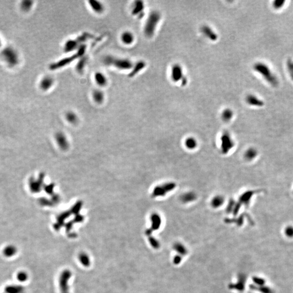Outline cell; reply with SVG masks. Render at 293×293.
Listing matches in <instances>:
<instances>
[{
	"instance_id": "cell-3",
	"label": "cell",
	"mask_w": 293,
	"mask_h": 293,
	"mask_svg": "<svg viewBox=\"0 0 293 293\" xmlns=\"http://www.w3.org/2000/svg\"><path fill=\"white\" fill-rule=\"evenodd\" d=\"M85 46L84 45H82L80 46V47L78 48L77 51V53L71 55L68 58H64L61 60L58 61L57 62L53 63L52 64L50 65V69L51 70H56L58 68L64 67L65 66L70 64L75 59H77L78 58H81L83 57V55L85 52Z\"/></svg>"
},
{
	"instance_id": "cell-9",
	"label": "cell",
	"mask_w": 293,
	"mask_h": 293,
	"mask_svg": "<svg viewBox=\"0 0 293 293\" xmlns=\"http://www.w3.org/2000/svg\"><path fill=\"white\" fill-rule=\"evenodd\" d=\"M151 219L152 221V228L146 231L145 233L147 235H150V234L152 233L153 231L156 230L158 228H159L161 223L160 217V215H158V214H156V213L153 214L151 217Z\"/></svg>"
},
{
	"instance_id": "cell-16",
	"label": "cell",
	"mask_w": 293,
	"mask_h": 293,
	"mask_svg": "<svg viewBox=\"0 0 293 293\" xmlns=\"http://www.w3.org/2000/svg\"><path fill=\"white\" fill-rule=\"evenodd\" d=\"M94 78L96 84L100 86H104L108 83L107 78L103 73L100 72L96 73Z\"/></svg>"
},
{
	"instance_id": "cell-14",
	"label": "cell",
	"mask_w": 293,
	"mask_h": 293,
	"mask_svg": "<svg viewBox=\"0 0 293 293\" xmlns=\"http://www.w3.org/2000/svg\"><path fill=\"white\" fill-rule=\"evenodd\" d=\"M89 3L91 9L95 13L100 14V13H103V11L104 10V7L103 4L98 1L91 0L89 1Z\"/></svg>"
},
{
	"instance_id": "cell-24",
	"label": "cell",
	"mask_w": 293,
	"mask_h": 293,
	"mask_svg": "<svg viewBox=\"0 0 293 293\" xmlns=\"http://www.w3.org/2000/svg\"><path fill=\"white\" fill-rule=\"evenodd\" d=\"M79 260L83 266H85L86 267L90 266V258L86 253H80L79 255Z\"/></svg>"
},
{
	"instance_id": "cell-31",
	"label": "cell",
	"mask_w": 293,
	"mask_h": 293,
	"mask_svg": "<svg viewBox=\"0 0 293 293\" xmlns=\"http://www.w3.org/2000/svg\"><path fill=\"white\" fill-rule=\"evenodd\" d=\"M66 117L68 118V120H70V121H72V122H73L76 120V117H75V115L73 113H71V112H69L67 113V116Z\"/></svg>"
},
{
	"instance_id": "cell-19",
	"label": "cell",
	"mask_w": 293,
	"mask_h": 293,
	"mask_svg": "<svg viewBox=\"0 0 293 293\" xmlns=\"http://www.w3.org/2000/svg\"><path fill=\"white\" fill-rule=\"evenodd\" d=\"M221 138L222 140V149L223 152L228 150L232 147V141L228 134H224Z\"/></svg>"
},
{
	"instance_id": "cell-12",
	"label": "cell",
	"mask_w": 293,
	"mask_h": 293,
	"mask_svg": "<svg viewBox=\"0 0 293 293\" xmlns=\"http://www.w3.org/2000/svg\"><path fill=\"white\" fill-rule=\"evenodd\" d=\"M145 66H146V64L145 61H138L135 65L133 66L132 70L130 71V72L129 74V77H134L138 74V73L140 72L142 70L143 68H145Z\"/></svg>"
},
{
	"instance_id": "cell-32",
	"label": "cell",
	"mask_w": 293,
	"mask_h": 293,
	"mask_svg": "<svg viewBox=\"0 0 293 293\" xmlns=\"http://www.w3.org/2000/svg\"><path fill=\"white\" fill-rule=\"evenodd\" d=\"M181 261V256L177 255L176 256L173 260V262L175 264H179L180 263Z\"/></svg>"
},
{
	"instance_id": "cell-10",
	"label": "cell",
	"mask_w": 293,
	"mask_h": 293,
	"mask_svg": "<svg viewBox=\"0 0 293 293\" xmlns=\"http://www.w3.org/2000/svg\"><path fill=\"white\" fill-rule=\"evenodd\" d=\"M201 30L207 38L212 41H215L218 39V35L213 30L208 26L204 25L201 28Z\"/></svg>"
},
{
	"instance_id": "cell-34",
	"label": "cell",
	"mask_w": 293,
	"mask_h": 293,
	"mask_svg": "<svg viewBox=\"0 0 293 293\" xmlns=\"http://www.w3.org/2000/svg\"></svg>"
},
{
	"instance_id": "cell-26",
	"label": "cell",
	"mask_w": 293,
	"mask_h": 293,
	"mask_svg": "<svg viewBox=\"0 0 293 293\" xmlns=\"http://www.w3.org/2000/svg\"><path fill=\"white\" fill-rule=\"evenodd\" d=\"M87 58L86 57H82L81 58H80V60H79V61L78 62L77 65V66H76V69H77V71L79 72V73L82 72L84 70V68H85V65H86V62H87Z\"/></svg>"
},
{
	"instance_id": "cell-2",
	"label": "cell",
	"mask_w": 293,
	"mask_h": 293,
	"mask_svg": "<svg viewBox=\"0 0 293 293\" xmlns=\"http://www.w3.org/2000/svg\"><path fill=\"white\" fill-rule=\"evenodd\" d=\"M161 18L160 13L157 11H153L150 13L144 27V33L146 37L148 38L153 37Z\"/></svg>"
},
{
	"instance_id": "cell-33",
	"label": "cell",
	"mask_w": 293,
	"mask_h": 293,
	"mask_svg": "<svg viewBox=\"0 0 293 293\" xmlns=\"http://www.w3.org/2000/svg\"><path fill=\"white\" fill-rule=\"evenodd\" d=\"M1 46V39H0V47Z\"/></svg>"
},
{
	"instance_id": "cell-7",
	"label": "cell",
	"mask_w": 293,
	"mask_h": 293,
	"mask_svg": "<svg viewBox=\"0 0 293 293\" xmlns=\"http://www.w3.org/2000/svg\"><path fill=\"white\" fill-rule=\"evenodd\" d=\"M183 68L179 64H174L171 70V77L174 82L181 81L183 78Z\"/></svg>"
},
{
	"instance_id": "cell-22",
	"label": "cell",
	"mask_w": 293,
	"mask_h": 293,
	"mask_svg": "<svg viewBox=\"0 0 293 293\" xmlns=\"http://www.w3.org/2000/svg\"><path fill=\"white\" fill-rule=\"evenodd\" d=\"M196 198V195L193 192H188L184 193L181 197V200L183 203H190L194 201Z\"/></svg>"
},
{
	"instance_id": "cell-28",
	"label": "cell",
	"mask_w": 293,
	"mask_h": 293,
	"mask_svg": "<svg viewBox=\"0 0 293 293\" xmlns=\"http://www.w3.org/2000/svg\"><path fill=\"white\" fill-rule=\"evenodd\" d=\"M33 3V2L30 0L23 1L21 4V8L24 12H28L32 7Z\"/></svg>"
},
{
	"instance_id": "cell-30",
	"label": "cell",
	"mask_w": 293,
	"mask_h": 293,
	"mask_svg": "<svg viewBox=\"0 0 293 293\" xmlns=\"http://www.w3.org/2000/svg\"><path fill=\"white\" fill-rule=\"evenodd\" d=\"M149 241L150 242L151 246H153L154 249H158L160 247V244L158 242V241L153 237H149Z\"/></svg>"
},
{
	"instance_id": "cell-27",
	"label": "cell",
	"mask_w": 293,
	"mask_h": 293,
	"mask_svg": "<svg viewBox=\"0 0 293 293\" xmlns=\"http://www.w3.org/2000/svg\"><path fill=\"white\" fill-rule=\"evenodd\" d=\"M233 117V112L229 109H226L223 110L221 113V118L224 121H228Z\"/></svg>"
},
{
	"instance_id": "cell-17",
	"label": "cell",
	"mask_w": 293,
	"mask_h": 293,
	"mask_svg": "<svg viewBox=\"0 0 293 293\" xmlns=\"http://www.w3.org/2000/svg\"><path fill=\"white\" fill-rule=\"evenodd\" d=\"M120 39L124 44L131 45L134 41V36L130 32L126 31L121 34Z\"/></svg>"
},
{
	"instance_id": "cell-11",
	"label": "cell",
	"mask_w": 293,
	"mask_h": 293,
	"mask_svg": "<svg viewBox=\"0 0 293 293\" xmlns=\"http://www.w3.org/2000/svg\"><path fill=\"white\" fill-rule=\"evenodd\" d=\"M54 84V79L50 76H46L40 81L39 86L41 90L46 91L49 90Z\"/></svg>"
},
{
	"instance_id": "cell-29",
	"label": "cell",
	"mask_w": 293,
	"mask_h": 293,
	"mask_svg": "<svg viewBox=\"0 0 293 293\" xmlns=\"http://www.w3.org/2000/svg\"><path fill=\"white\" fill-rule=\"evenodd\" d=\"M28 277V276L27 273H26L25 271H21L20 272H19L16 276L18 280L21 282H25L27 280Z\"/></svg>"
},
{
	"instance_id": "cell-1",
	"label": "cell",
	"mask_w": 293,
	"mask_h": 293,
	"mask_svg": "<svg viewBox=\"0 0 293 293\" xmlns=\"http://www.w3.org/2000/svg\"><path fill=\"white\" fill-rule=\"evenodd\" d=\"M103 62L107 66H113L121 70H127L132 68L133 63L131 60L125 58H117L111 55L105 57L103 59Z\"/></svg>"
},
{
	"instance_id": "cell-21",
	"label": "cell",
	"mask_w": 293,
	"mask_h": 293,
	"mask_svg": "<svg viewBox=\"0 0 293 293\" xmlns=\"http://www.w3.org/2000/svg\"><path fill=\"white\" fill-rule=\"evenodd\" d=\"M224 201V199L221 195H215L211 201V205L214 208H218L222 205Z\"/></svg>"
},
{
	"instance_id": "cell-8",
	"label": "cell",
	"mask_w": 293,
	"mask_h": 293,
	"mask_svg": "<svg viewBox=\"0 0 293 293\" xmlns=\"http://www.w3.org/2000/svg\"><path fill=\"white\" fill-rule=\"evenodd\" d=\"M80 44L81 43L78 40V38L73 40L70 39L65 43L64 46V51L65 52L68 53L72 52L75 50H77L78 48L80 47Z\"/></svg>"
},
{
	"instance_id": "cell-15",
	"label": "cell",
	"mask_w": 293,
	"mask_h": 293,
	"mask_svg": "<svg viewBox=\"0 0 293 293\" xmlns=\"http://www.w3.org/2000/svg\"><path fill=\"white\" fill-rule=\"evenodd\" d=\"M25 288L21 285L11 284L6 286L5 288V293H24Z\"/></svg>"
},
{
	"instance_id": "cell-6",
	"label": "cell",
	"mask_w": 293,
	"mask_h": 293,
	"mask_svg": "<svg viewBox=\"0 0 293 293\" xmlns=\"http://www.w3.org/2000/svg\"><path fill=\"white\" fill-rule=\"evenodd\" d=\"M175 185L173 183H167L156 187L154 190V196H163L174 188Z\"/></svg>"
},
{
	"instance_id": "cell-18",
	"label": "cell",
	"mask_w": 293,
	"mask_h": 293,
	"mask_svg": "<svg viewBox=\"0 0 293 293\" xmlns=\"http://www.w3.org/2000/svg\"><path fill=\"white\" fill-rule=\"evenodd\" d=\"M17 251H18L17 248L14 245L10 244L6 246L5 248H4L3 250V253L5 257H11L16 255V253H17Z\"/></svg>"
},
{
	"instance_id": "cell-25",
	"label": "cell",
	"mask_w": 293,
	"mask_h": 293,
	"mask_svg": "<svg viewBox=\"0 0 293 293\" xmlns=\"http://www.w3.org/2000/svg\"><path fill=\"white\" fill-rule=\"evenodd\" d=\"M173 248L178 253L180 254L181 255H185L187 253V250L185 247L181 244V243H176L174 245Z\"/></svg>"
},
{
	"instance_id": "cell-13",
	"label": "cell",
	"mask_w": 293,
	"mask_h": 293,
	"mask_svg": "<svg viewBox=\"0 0 293 293\" xmlns=\"http://www.w3.org/2000/svg\"><path fill=\"white\" fill-rule=\"evenodd\" d=\"M145 5L142 1H137L134 4V7L132 9L131 13L133 15H141L143 14V10Z\"/></svg>"
},
{
	"instance_id": "cell-5",
	"label": "cell",
	"mask_w": 293,
	"mask_h": 293,
	"mask_svg": "<svg viewBox=\"0 0 293 293\" xmlns=\"http://www.w3.org/2000/svg\"><path fill=\"white\" fill-rule=\"evenodd\" d=\"M71 273L69 270H65L61 274L59 280L60 291L61 293H68V281L70 278Z\"/></svg>"
},
{
	"instance_id": "cell-23",
	"label": "cell",
	"mask_w": 293,
	"mask_h": 293,
	"mask_svg": "<svg viewBox=\"0 0 293 293\" xmlns=\"http://www.w3.org/2000/svg\"><path fill=\"white\" fill-rule=\"evenodd\" d=\"M185 146L189 149H194L197 146V141L193 138H188L185 140Z\"/></svg>"
},
{
	"instance_id": "cell-4",
	"label": "cell",
	"mask_w": 293,
	"mask_h": 293,
	"mask_svg": "<svg viewBox=\"0 0 293 293\" xmlns=\"http://www.w3.org/2000/svg\"><path fill=\"white\" fill-rule=\"evenodd\" d=\"M1 57L10 67H14L19 63V56L14 49L10 47H5L1 53Z\"/></svg>"
},
{
	"instance_id": "cell-20",
	"label": "cell",
	"mask_w": 293,
	"mask_h": 293,
	"mask_svg": "<svg viewBox=\"0 0 293 293\" xmlns=\"http://www.w3.org/2000/svg\"><path fill=\"white\" fill-rule=\"evenodd\" d=\"M93 99L97 103H102L104 99V94L100 90H95L92 94Z\"/></svg>"
}]
</instances>
